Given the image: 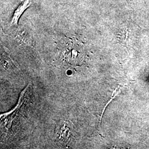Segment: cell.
Here are the masks:
<instances>
[{"mask_svg": "<svg viewBox=\"0 0 149 149\" xmlns=\"http://www.w3.org/2000/svg\"><path fill=\"white\" fill-rule=\"evenodd\" d=\"M60 58L72 66H81L86 62L87 53L82 43L73 39H65L59 47Z\"/></svg>", "mask_w": 149, "mask_h": 149, "instance_id": "1", "label": "cell"}, {"mask_svg": "<svg viewBox=\"0 0 149 149\" xmlns=\"http://www.w3.org/2000/svg\"><path fill=\"white\" fill-rule=\"evenodd\" d=\"M32 4V0H22V1L16 10L14 12L11 20V24L12 26H16L18 24L19 18L23 13V12L29 7Z\"/></svg>", "mask_w": 149, "mask_h": 149, "instance_id": "3", "label": "cell"}, {"mask_svg": "<svg viewBox=\"0 0 149 149\" xmlns=\"http://www.w3.org/2000/svg\"><path fill=\"white\" fill-rule=\"evenodd\" d=\"M56 141L62 146H69L73 141L74 130L72 124L68 120H60L55 130Z\"/></svg>", "mask_w": 149, "mask_h": 149, "instance_id": "2", "label": "cell"}]
</instances>
